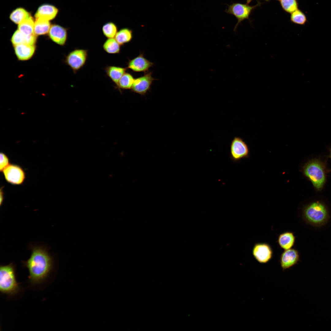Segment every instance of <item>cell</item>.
<instances>
[{"label":"cell","mask_w":331,"mask_h":331,"mask_svg":"<svg viewBox=\"0 0 331 331\" xmlns=\"http://www.w3.org/2000/svg\"><path fill=\"white\" fill-rule=\"evenodd\" d=\"M15 266L12 263L0 267V291L2 294L13 296L18 294L21 287L16 278Z\"/></svg>","instance_id":"7a4b0ae2"},{"label":"cell","mask_w":331,"mask_h":331,"mask_svg":"<svg viewBox=\"0 0 331 331\" xmlns=\"http://www.w3.org/2000/svg\"><path fill=\"white\" fill-rule=\"evenodd\" d=\"M58 12V9L54 6L44 4L38 8L35 17L36 18H41L49 21L55 18Z\"/></svg>","instance_id":"5bb4252c"},{"label":"cell","mask_w":331,"mask_h":331,"mask_svg":"<svg viewBox=\"0 0 331 331\" xmlns=\"http://www.w3.org/2000/svg\"><path fill=\"white\" fill-rule=\"evenodd\" d=\"M252 253L255 260L261 264H265L269 262L273 255L272 247L268 243L265 242L255 243Z\"/></svg>","instance_id":"9c48e42d"},{"label":"cell","mask_w":331,"mask_h":331,"mask_svg":"<svg viewBox=\"0 0 331 331\" xmlns=\"http://www.w3.org/2000/svg\"><path fill=\"white\" fill-rule=\"evenodd\" d=\"M31 15L26 10L22 8H18L10 13V18L13 22L19 24Z\"/></svg>","instance_id":"603a6c76"},{"label":"cell","mask_w":331,"mask_h":331,"mask_svg":"<svg viewBox=\"0 0 331 331\" xmlns=\"http://www.w3.org/2000/svg\"><path fill=\"white\" fill-rule=\"evenodd\" d=\"M156 80L152 76V72L147 71L142 76L135 79L131 90L141 95L145 94L151 87L153 81Z\"/></svg>","instance_id":"30bf717a"},{"label":"cell","mask_w":331,"mask_h":331,"mask_svg":"<svg viewBox=\"0 0 331 331\" xmlns=\"http://www.w3.org/2000/svg\"><path fill=\"white\" fill-rule=\"evenodd\" d=\"M330 150V154L329 157L331 158V148L329 150Z\"/></svg>","instance_id":"f546056e"},{"label":"cell","mask_w":331,"mask_h":331,"mask_svg":"<svg viewBox=\"0 0 331 331\" xmlns=\"http://www.w3.org/2000/svg\"><path fill=\"white\" fill-rule=\"evenodd\" d=\"M280 5L286 12L291 13L298 9V3L297 0H280Z\"/></svg>","instance_id":"4316f807"},{"label":"cell","mask_w":331,"mask_h":331,"mask_svg":"<svg viewBox=\"0 0 331 331\" xmlns=\"http://www.w3.org/2000/svg\"><path fill=\"white\" fill-rule=\"evenodd\" d=\"M102 30L104 35L107 38H115L118 31L117 25L112 22H108L104 24Z\"/></svg>","instance_id":"d4e9b609"},{"label":"cell","mask_w":331,"mask_h":331,"mask_svg":"<svg viewBox=\"0 0 331 331\" xmlns=\"http://www.w3.org/2000/svg\"><path fill=\"white\" fill-rule=\"evenodd\" d=\"M34 21V33L36 36L44 35L49 32L51 27L49 21L38 18Z\"/></svg>","instance_id":"d6986e66"},{"label":"cell","mask_w":331,"mask_h":331,"mask_svg":"<svg viewBox=\"0 0 331 331\" xmlns=\"http://www.w3.org/2000/svg\"><path fill=\"white\" fill-rule=\"evenodd\" d=\"M2 173L6 181L13 185L22 184L26 178L24 170L17 164H10L3 170Z\"/></svg>","instance_id":"ba28073f"},{"label":"cell","mask_w":331,"mask_h":331,"mask_svg":"<svg viewBox=\"0 0 331 331\" xmlns=\"http://www.w3.org/2000/svg\"><path fill=\"white\" fill-rule=\"evenodd\" d=\"M252 0H247L246 4L239 3H232L231 5H227L228 8L225 10L227 13L234 15L238 20L235 25L234 31L235 32L239 25L245 19H249L252 11L257 7L261 5V2L257 0V4L254 6H251L249 4Z\"/></svg>","instance_id":"5b68a950"},{"label":"cell","mask_w":331,"mask_h":331,"mask_svg":"<svg viewBox=\"0 0 331 331\" xmlns=\"http://www.w3.org/2000/svg\"><path fill=\"white\" fill-rule=\"evenodd\" d=\"M230 157L234 162H238L242 159L247 158L249 149L246 143L239 137H234L230 145Z\"/></svg>","instance_id":"52a82bcc"},{"label":"cell","mask_w":331,"mask_h":331,"mask_svg":"<svg viewBox=\"0 0 331 331\" xmlns=\"http://www.w3.org/2000/svg\"><path fill=\"white\" fill-rule=\"evenodd\" d=\"M153 64V63L144 57L143 53H141L135 58L129 60L127 68L135 72H146Z\"/></svg>","instance_id":"7c38bea8"},{"label":"cell","mask_w":331,"mask_h":331,"mask_svg":"<svg viewBox=\"0 0 331 331\" xmlns=\"http://www.w3.org/2000/svg\"><path fill=\"white\" fill-rule=\"evenodd\" d=\"M120 46L115 38H107L103 43L102 48L107 53L114 54L120 52Z\"/></svg>","instance_id":"7402d4cb"},{"label":"cell","mask_w":331,"mask_h":331,"mask_svg":"<svg viewBox=\"0 0 331 331\" xmlns=\"http://www.w3.org/2000/svg\"><path fill=\"white\" fill-rule=\"evenodd\" d=\"M31 255L23 265L28 270L29 280L32 285L40 283L48 277L53 267V260L46 248L31 245Z\"/></svg>","instance_id":"6da1fadb"},{"label":"cell","mask_w":331,"mask_h":331,"mask_svg":"<svg viewBox=\"0 0 331 331\" xmlns=\"http://www.w3.org/2000/svg\"><path fill=\"white\" fill-rule=\"evenodd\" d=\"M127 68L114 66H107L104 68L106 76L116 85L123 75L126 72Z\"/></svg>","instance_id":"e0dca14e"},{"label":"cell","mask_w":331,"mask_h":331,"mask_svg":"<svg viewBox=\"0 0 331 331\" xmlns=\"http://www.w3.org/2000/svg\"><path fill=\"white\" fill-rule=\"evenodd\" d=\"M304 175L312 182L317 190H321L326 181V172L324 164L317 159L307 163L303 167Z\"/></svg>","instance_id":"277c9868"},{"label":"cell","mask_w":331,"mask_h":331,"mask_svg":"<svg viewBox=\"0 0 331 331\" xmlns=\"http://www.w3.org/2000/svg\"><path fill=\"white\" fill-rule=\"evenodd\" d=\"M36 40V36L35 34L26 35L17 30L13 34L11 38V41L13 46L21 44L34 45Z\"/></svg>","instance_id":"2e32d148"},{"label":"cell","mask_w":331,"mask_h":331,"mask_svg":"<svg viewBox=\"0 0 331 331\" xmlns=\"http://www.w3.org/2000/svg\"><path fill=\"white\" fill-rule=\"evenodd\" d=\"M135 79L130 73L126 72L120 79L116 85L119 89H131Z\"/></svg>","instance_id":"cb8c5ba5"},{"label":"cell","mask_w":331,"mask_h":331,"mask_svg":"<svg viewBox=\"0 0 331 331\" xmlns=\"http://www.w3.org/2000/svg\"><path fill=\"white\" fill-rule=\"evenodd\" d=\"M10 159L8 156L3 152L0 154V171L3 170L10 164Z\"/></svg>","instance_id":"83f0119b"},{"label":"cell","mask_w":331,"mask_h":331,"mask_svg":"<svg viewBox=\"0 0 331 331\" xmlns=\"http://www.w3.org/2000/svg\"><path fill=\"white\" fill-rule=\"evenodd\" d=\"M295 239V237L293 232L286 231L279 235L277 242L281 248L287 250L291 249L293 246Z\"/></svg>","instance_id":"ac0fdd59"},{"label":"cell","mask_w":331,"mask_h":331,"mask_svg":"<svg viewBox=\"0 0 331 331\" xmlns=\"http://www.w3.org/2000/svg\"><path fill=\"white\" fill-rule=\"evenodd\" d=\"M132 37V31L125 28L118 31L115 38L121 46H122L130 42Z\"/></svg>","instance_id":"44dd1931"},{"label":"cell","mask_w":331,"mask_h":331,"mask_svg":"<svg viewBox=\"0 0 331 331\" xmlns=\"http://www.w3.org/2000/svg\"><path fill=\"white\" fill-rule=\"evenodd\" d=\"M4 200V192L3 187L0 188V205L1 206L3 203Z\"/></svg>","instance_id":"f1b7e54d"},{"label":"cell","mask_w":331,"mask_h":331,"mask_svg":"<svg viewBox=\"0 0 331 331\" xmlns=\"http://www.w3.org/2000/svg\"><path fill=\"white\" fill-rule=\"evenodd\" d=\"M34 21L30 16L18 25V30L26 35H34Z\"/></svg>","instance_id":"ffe728a7"},{"label":"cell","mask_w":331,"mask_h":331,"mask_svg":"<svg viewBox=\"0 0 331 331\" xmlns=\"http://www.w3.org/2000/svg\"><path fill=\"white\" fill-rule=\"evenodd\" d=\"M299 254L295 249L285 250L280 255L279 262L283 271L290 268L299 261Z\"/></svg>","instance_id":"8fae6325"},{"label":"cell","mask_w":331,"mask_h":331,"mask_svg":"<svg viewBox=\"0 0 331 331\" xmlns=\"http://www.w3.org/2000/svg\"><path fill=\"white\" fill-rule=\"evenodd\" d=\"M88 52L87 50L75 48L66 56L65 62L74 74L76 73L86 64L88 59Z\"/></svg>","instance_id":"8992f818"},{"label":"cell","mask_w":331,"mask_h":331,"mask_svg":"<svg viewBox=\"0 0 331 331\" xmlns=\"http://www.w3.org/2000/svg\"><path fill=\"white\" fill-rule=\"evenodd\" d=\"M291 21L295 24L304 25L307 22V19L305 14L299 9L291 13Z\"/></svg>","instance_id":"484cf974"},{"label":"cell","mask_w":331,"mask_h":331,"mask_svg":"<svg viewBox=\"0 0 331 331\" xmlns=\"http://www.w3.org/2000/svg\"><path fill=\"white\" fill-rule=\"evenodd\" d=\"M265 0L268 1L269 0Z\"/></svg>","instance_id":"4dcf8cb0"},{"label":"cell","mask_w":331,"mask_h":331,"mask_svg":"<svg viewBox=\"0 0 331 331\" xmlns=\"http://www.w3.org/2000/svg\"><path fill=\"white\" fill-rule=\"evenodd\" d=\"M48 33L51 39L57 44L63 46L66 44L67 38V30L66 28L57 25H52Z\"/></svg>","instance_id":"4fadbf2b"},{"label":"cell","mask_w":331,"mask_h":331,"mask_svg":"<svg viewBox=\"0 0 331 331\" xmlns=\"http://www.w3.org/2000/svg\"><path fill=\"white\" fill-rule=\"evenodd\" d=\"M15 53L21 60H25L31 58L35 50L34 45L21 44L13 46Z\"/></svg>","instance_id":"9a60e30c"},{"label":"cell","mask_w":331,"mask_h":331,"mask_svg":"<svg viewBox=\"0 0 331 331\" xmlns=\"http://www.w3.org/2000/svg\"><path fill=\"white\" fill-rule=\"evenodd\" d=\"M302 216L307 223L318 226L325 224L329 218L326 206L319 201L313 202L306 206L303 210Z\"/></svg>","instance_id":"3957f363"},{"label":"cell","mask_w":331,"mask_h":331,"mask_svg":"<svg viewBox=\"0 0 331 331\" xmlns=\"http://www.w3.org/2000/svg\"><path fill=\"white\" fill-rule=\"evenodd\" d=\"M279 0V1H280V0Z\"/></svg>","instance_id":"1f68e13d"}]
</instances>
